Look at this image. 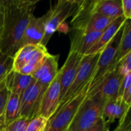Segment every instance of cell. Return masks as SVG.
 I'll list each match as a JSON object with an SVG mask.
<instances>
[{
	"instance_id": "d4e9b609",
	"label": "cell",
	"mask_w": 131,
	"mask_h": 131,
	"mask_svg": "<svg viewBox=\"0 0 131 131\" xmlns=\"http://www.w3.org/2000/svg\"><path fill=\"white\" fill-rule=\"evenodd\" d=\"M31 120L20 117L12 123L6 125L1 131H25V129Z\"/></svg>"
},
{
	"instance_id": "f1b7e54d",
	"label": "cell",
	"mask_w": 131,
	"mask_h": 131,
	"mask_svg": "<svg viewBox=\"0 0 131 131\" xmlns=\"http://www.w3.org/2000/svg\"><path fill=\"white\" fill-rule=\"evenodd\" d=\"M110 126H108L103 117H100L87 131H108Z\"/></svg>"
},
{
	"instance_id": "52a82bcc",
	"label": "cell",
	"mask_w": 131,
	"mask_h": 131,
	"mask_svg": "<svg viewBox=\"0 0 131 131\" xmlns=\"http://www.w3.org/2000/svg\"><path fill=\"white\" fill-rule=\"evenodd\" d=\"M123 26L118 31L117 35L113 38V39L100 52L99 58L95 68V71L91 79L88 91L92 90L106 74L116 68L117 51L123 31Z\"/></svg>"
},
{
	"instance_id": "7a4b0ae2",
	"label": "cell",
	"mask_w": 131,
	"mask_h": 131,
	"mask_svg": "<svg viewBox=\"0 0 131 131\" xmlns=\"http://www.w3.org/2000/svg\"><path fill=\"white\" fill-rule=\"evenodd\" d=\"M96 0H81L71 21L72 28L84 32L103 31L114 20L96 12Z\"/></svg>"
},
{
	"instance_id": "7c38bea8",
	"label": "cell",
	"mask_w": 131,
	"mask_h": 131,
	"mask_svg": "<svg viewBox=\"0 0 131 131\" xmlns=\"http://www.w3.org/2000/svg\"><path fill=\"white\" fill-rule=\"evenodd\" d=\"M83 57V55L77 52L70 51L65 63L62 66V68L59 69L61 83L60 100L62 98V97L64 95V94L74 81Z\"/></svg>"
},
{
	"instance_id": "6da1fadb",
	"label": "cell",
	"mask_w": 131,
	"mask_h": 131,
	"mask_svg": "<svg viewBox=\"0 0 131 131\" xmlns=\"http://www.w3.org/2000/svg\"><path fill=\"white\" fill-rule=\"evenodd\" d=\"M38 0H5L0 50L14 57Z\"/></svg>"
},
{
	"instance_id": "cb8c5ba5",
	"label": "cell",
	"mask_w": 131,
	"mask_h": 131,
	"mask_svg": "<svg viewBox=\"0 0 131 131\" xmlns=\"http://www.w3.org/2000/svg\"><path fill=\"white\" fill-rule=\"evenodd\" d=\"M13 57L0 50V81L12 70Z\"/></svg>"
},
{
	"instance_id": "f546056e",
	"label": "cell",
	"mask_w": 131,
	"mask_h": 131,
	"mask_svg": "<svg viewBox=\"0 0 131 131\" xmlns=\"http://www.w3.org/2000/svg\"><path fill=\"white\" fill-rule=\"evenodd\" d=\"M131 87V73L127 74L125 77H124L121 86H120V89H119V92H118V97H121L123 93L128 88Z\"/></svg>"
},
{
	"instance_id": "44dd1931",
	"label": "cell",
	"mask_w": 131,
	"mask_h": 131,
	"mask_svg": "<svg viewBox=\"0 0 131 131\" xmlns=\"http://www.w3.org/2000/svg\"><path fill=\"white\" fill-rule=\"evenodd\" d=\"M18 117H20V96L10 92L5 111V127Z\"/></svg>"
},
{
	"instance_id": "277c9868",
	"label": "cell",
	"mask_w": 131,
	"mask_h": 131,
	"mask_svg": "<svg viewBox=\"0 0 131 131\" xmlns=\"http://www.w3.org/2000/svg\"><path fill=\"white\" fill-rule=\"evenodd\" d=\"M99 55L100 53H96L84 55L79 65L76 77L64 95L60 100L59 105L56 111H59L68 102H69L79 93H81L86 86L90 85L94 73L95 71V68L99 58Z\"/></svg>"
},
{
	"instance_id": "ac0fdd59",
	"label": "cell",
	"mask_w": 131,
	"mask_h": 131,
	"mask_svg": "<svg viewBox=\"0 0 131 131\" xmlns=\"http://www.w3.org/2000/svg\"><path fill=\"white\" fill-rule=\"evenodd\" d=\"M6 81L10 92L21 96L36 80L31 75L22 74L12 70L6 76Z\"/></svg>"
},
{
	"instance_id": "1f68e13d",
	"label": "cell",
	"mask_w": 131,
	"mask_h": 131,
	"mask_svg": "<svg viewBox=\"0 0 131 131\" xmlns=\"http://www.w3.org/2000/svg\"><path fill=\"white\" fill-rule=\"evenodd\" d=\"M122 100L129 106H131V87L128 88L121 96Z\"/></svg>"
},
{
	"instance_id": "2e32d148",
	"label": "cell",
	"mask_w": 131,
	"mask_h": 131,
	"mask_svg": "<svg viewBox=\"0 0 131 131\" xmlns=\"http://www.w3.org/2000/svg\"><path fill=\"white\" fill-rule=\"evenodd\" d=\"M130 106L127 105L121 97H117L116 100L107 101L102 112V117L105 120L107 124L110 126L115 120H121L129 111Z\"/></svg>"
},
{
	"instance_id": "d6986e66",
	"label": "cell",
	"mask_w": 131,
	"mask_h": 131,
	"mask_svg": "<svg viewBox=\"0 0 131 131\" xmlns=\"http://www.w3.org/2000/svg\"><path fill=\"white\" fill-rule=\"evenodd\" d=\"M97 13L115 19L123 15L122 3L120 0H96Z\"/></svg>"
},
{
	"instance_id": "ba28073f",
	"label": "cell",
	"mask_w": 131,
	"mask_h": 131,
	"mask_svg": "<svg viewBox=\"0 0 131 131\" xmlns=\"http://www.w3.org/2000/svg\"><path fill=\"white\" fill-rule=\"evenodd\" d=\"M48 87L35 81L20 96V117L31 120L38 116L44 93Z\"/></svg>"
},
{
	"instance_id": "9a60e30c",
	"label": "cell",
	"mask_w": 131,
	"mask_h": 131,
	"mask_svg": "<svg viewBox=\"0 0 131 131\" xmlns=\"http://www.w3.org/2000/svg\"><path fill=\"white\" fill-rule=\"evenodd\" d=\"M125 21L126 19L123 15L114 19L102 31L100 38L94 44V45L89 50V51L86 55L100 53L106 47V45L113 39V38L117 35L118 31L123 26Z\"/></svg>"
},
{
	"instance_id": "4dcf8cb0",
	"label": "cell",
	"mask_w": 131,
	"mask_h": 131,
	"mask_svg": "<svg viewBox=\"0 0 131 131\" xmlns=\"http://www.w3.org/2000/svg\"><path fill=\"white\" fill-rule=\"evenodd\" d=\"M122 12L123 16L126 20H130L131 18V1L122 0Z\"/></svg>"
},
{
	"instance_id": "4fadbf2b",
	"label": "cell",
	"mask_w": 131,
	"mask_h": 131,
	"mask_svg": "<svg viewBox=\"0 0 131 131\" xmlns=\"http://www.w3.org/2000/svg\"><path fill=\"white\" fill-rule=\"evenodd\" d=\"M102 31H75L71 39L70 51L77 52L83 56L86 55L89 50L100 38Z\"/></svg>"
},
{
	"instance_id": "603a6c76",
	"label": "cell",
	"mask_w": 131,
	"mask_h": 131,
	"mask_svg": "<svg viewBox=\"0 0 131 131\" xmlns=\"http://www.w3.org/2000/svg\"><path fill=\"white\" fill-rule=\"evenodd\" d=\"M9 94L10 91L8 90L5 77L0 81V131L5 127V111Z\"/></svg>"
},
{
	"instance_id": "e0dca14e",
	"label": "cell",
	"mask_w": 131,
	"mask_h": 131,
	"mask_svg": "<svg viewBox=\"0 0 131 131\" xmlns=\"http://www.w3.org/2000/svg\"><path fill=\"white\" fill-rule=\"evenodd\" d=\"M49 54L45 46L38 45L27 56L25 64L19 73L25 75H31L43 63L46 57Z\"/></svg>"
},
{
	"instance_id": "5b68a950",
	"label": "cell",
	"mask_w": 131,
	"mask_h": 131,
	"mask_svg": "<svg viewBox=\"0 0 131 131\" xmlns=\"http://www.w3.org/2000/svg\"><path fill=\"white\" fill-rule=\"evenodd\" d=\"M81 1L76 0H60L54 8L51 6V14L45 25L44 37L41 45L46 47L51 37L61 27L70 16H74L80 5Z\"/></svg>"
},
{
	"instance_id": "8992f818",
	"label": "cell",
	"mask_w": 131,
	"mask_h": 131,
	"mask_svg": "<svg viewBox=\"0 0 131 131\" xmlns=\"http://www.w3.org/2000/svg\"><path fill=\"white\" fill-rule=\"evenodd\" d=\"M89 86H86L81 93L68 102L48 121L45 131H66L73 121L79 107L85 100Z\"/></svg>"
},
{
	"instance_id": "484cf974",
	"label": "cell",
	"mask_w": 131,
	"mask_h": 131,
	"mask_svg": "<svg viewBox=\"0 0 131 131\" xmlns=\"http://www.w3.org/2000/svg\"><path fill=\"white\" fill-rule=\"evenodd\" d=\"M47 124V119L41 116H38L29 121L25 131H45Z\"/></svg>"
},
{
	"instance_id": "83f0119b",
	"label": "cell",
	"mask_w": 131,
	"mask_h": 131,
	"mask_svg": "<svg viewBox=\"0 0 131 131\" xmlns=\"http://www.w3.org/2000/svg\"><path fill=\"white\" fill-rule=\"evenodd\" d=\"M130 111L121 120H119L118 127L113 131H131V120L130 116Z\"/></svg>"
},
{
	"instance_id": "8fae6325",
	"label": "cell",
	"mask_w": 131,
	"mask_h": 131,
	"mask_svg": "<svg viewBox=\"0 0 131 131\" xmlns=\"http://www.w3.org/2000/svg\"><path fill=\"white\" fill-rule=\"evenodd\" d=\"M51 14V7L48 12L41 17H35L32 15L25 30L23 37L20 42V48L27 45H40L45 35V25Z\"/></svg>"
},
{
	"instance_id": "30bf717a",
	"label": "cell",
	"mask_w": 131,
	"mask_h": 131,
	"mask_svg": "<svg viewBox=\"0 0 131 131\" xmlns=\"http://www.w3.org/2000/svg\"><path fill=\"white\" fill-rule=\"evenodd\" d=\"M123 78L118 74L116 66L114 70L106 74L92 90L88 91V95L98 93L107 101L116 100L118 97V92Z\"/></svg>"
},
{
	"instance_id": "9c48e42d",
	"label": "cell",
	"mask_w": 131,
	"mask_h": 131,
	"mask_svg": "<svg viewBox=\"0 0 131 131\" xmlns=\"http://www.w3.org/2000/svg\"><path fill=\"white\" fill-rule=\"evenodd\" d=\"M61 98V83H60V71L54 79L47 88L43 94L39 111L38 116H41L48 121L56 112Z\"/></svg>"
},
{
	"instance_id": "7402d4cb",
	"label": "cell",
	"mask_w": 131,
	"mask_h": 131,
	"mask_svg": "<svg viewBox=\"0 0 131 131\" xmlns=\"http://www.w3.org/2000/svg\"><path fill=\"white\" fill-rule=\"evenodd\" d=\"M37 45H27L20 48L13 57V66L12 70L15 72H19L21 69L25 64V61L28 54L33 50Z\"/></svg>"
},
{
	"instance_id": "d6a6232c",
	"label": "cell",
	"mask_w": 131,
	"mask_h": 131,
	"mask_svg": "<svg viewBox=\"0 0 131 131\" xmlns=\"http://www.w3.org/2000/svg\"><path fill=\"white\" fill-rule=\"evenodd\" d=\"M4 9H5V0H0V37L2 31V26H3Z\"/></svg>"
},
{
	"instance_id": "3957f363",
	"label": "cell",
	"mask_w": 131,
	"mask_h": 131,
	"mask_svg": "<svg viewBox=\"0 0 131 131\" xmlns=\"http://www.w3.org/2000/svg\"><path fill=\"white\" fill-rule=\"evenodd\" d=\"M107 100L100 94L87 95L66 131H87L102 117Z\"/></svg>"
},
{
	"instance_id": "4316f807",
	"label": "cell",
	"mask_w": 131,
	"mask_h": 131,
	"mask_svg": "<svg viewBox=\"0 0 131 131\" xmlns=\"http://www.w3.org/2000/svg\"><path fill=\"white\" fill-rule=\"evenodd\" d=\"M117 72L121 77L131 73V52L128 53L117 64Z\"/></svg>"
},
{
	"instance_id": "5bb4252c",
	"label": "cell",
	"mask_w": 131,
	"mask_h": 131,
	"mask_svg": "<svg viewBox=\"0 0 131 131\" xmlns=\"http://www.w3.org/2000/svg\"><path fill=\"white\" fill-rule=\"evenodd\" d=\"M58 56L49 54L41 66L31 74V76L41 84L48 87L58 74Z\"/></svg>"
},
{
	"instance_id": "ffe728a7",
	"label": "cell",
	"mask_w": 131,
	"mask_h": 131,
	"mask_svg": "<svg viewBox=\"0 0 131 131\" xmlns=\"http://www.w3.org/2000/svg\"><path fill=\"white\" fill-rule=\"evenodd\" d=\"M130 52H131V23L130 20H126L123 26L116 63L117 64Z\"/></svg>"
}]
</instances>
